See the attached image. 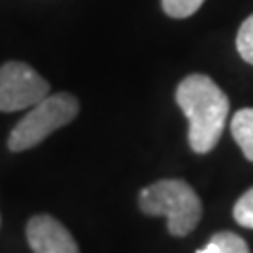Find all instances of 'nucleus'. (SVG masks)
<instances>
[{
  "instance_id": "f257e3e1",
  "label": "nucleus",
  "mask_w": 253,
  "mask_h": 253,
  "mask_svg": "<svg viewBox=\"0 0 253 253\" xmlns=\"http://www.w3.org/2000/svg\"><path fill=\"white\" fill-rule=\"evenodd\" d=\"M176 103L190 120L188 143L195 154H208L219 143L229 117V98L205 73H191L176 86Z\"/></svg>"
},
{
  "instance_id": "f03ea898",
  "label": "nucleus",
  "mask_w": 253,
  "mask_h": 253,
  "mask_svg": "<svg viewBox=\"0 0 253 253\" xmlns=\"http://www.w3.org/2000/svg\"><path fill=\"white\" fill-rule=\"evenodd\" d=\"M139 207L146 216H162L172 236H188L203 216L199 195L186 180L165 178L146 186L139 195Z\"/></svg>"
},
{
  "instance_id": "7ed1b4c3",
  "label": "nucleus",
  "mask_w": 253,
  "mask_h": 253,
  "mask_svg": "<svg viewBox=\"0 0 253 253\" xmlns=\"http://www.w3.org/2000/svg\"><path fill=\"white\" fill-rule=\"evenodd\" d=\"M79 115V101L68 92L49 94L19 120L8 137L11 152H25L45 141L53 131L68 126Z\"/></svg>"
},
{
  "instance_id": "20e7f679",
  "label": "nucleus",
  "mask_w": 253,
  "mask_h": 253,
  "mask_svg": "<svg viewBox=\"0 0 253 253\" xmlns=\"http://www.w3.org/2000/svg\"><path fill=\"white\" fill-rule=\"evenodd\" d=\"M49 83L25 62L11 60L0 66V111L15 113L34 107L49 96Z\"/></svg>"
},
{
  "instance_id": "39448f33",
  "label": "nucleus",
  "mask_w": 253,
  "mask_h": 253,
  "mask_svg": "<svg viewBox=\"0 0 253 253\" xmlns=\"http://www.w3.org/2000/svg\"><path fill=\"white\" fill-rule=\"evenodd\" d=\"M27 240L34 253H79L70 231L47 214L34 216L28 221Z\"/></svg>"
},
{
  "instance_id": "423d86ee",
  "label": "nucleus",
  "mask_w": 253,
  "mask_h": 253,
  "mask_svg": "<svg viewBox=\"0 0 253 253\" xmlns=\"http://www.w3.org/2000/svg\"><path fill=\"white\" fill-rule=\"evenodd\" d=\"M231 133L246 156V160L253 162V107L236 111L231 120Z\"/></svg>"
},
{
  "instance_id": "0eeeda50",
  "label": "nucleus",
  "mask_w": 253,
  "mask_h": 253,
  "mask_svg": "<svg viewBox=\"0 0 253 253\" xmlns=\"http://www.w3.org/2000/svg\"><path fill=\"white\" fill-rule=\"evenodd\" d=\"M197 253H250V248L242 236L231 231H221L212 236L208 244Z\"/></svg>"
},
{
  "instance_id": "6e6552de",
  "label": "nucleus",
  "mask_w": 253,
  "mask_h": 253,
  "mask_svg": "<svg viewBox=\"0 0 253 253\" xmlns=\"http://www.w3.org/2000/svg\"><path fill=\"white\" fill-rule=\"evenodd\" d=\"M236 51L242 60L253 66V13L246 19L236 34Z\"/></svg>"
},
{
  "instance_id": "1a4fd4ad",
  "label": "nucleus",
  "mask_w": 253,
  "mask_h": 253,
  "mask_svg": "<svg viewBox=\"0 0 253 253\" xmlns=\"http://www.w3.org/2000/svg\"><path fill=\"white\" fill-rule=\"evenodd\" d=\"M205 4V0H162L163 11L172 19H188Z\"/></svg>"
},
{
  "instance_id": "9d476101",
  "label": "nucleus",
  "mask_w": 253,
  "mask_h": 253,
  "mask_svg": "<svg viewBox=\"0 0 253 253\" xmlns=\"http://www.w3.org/2000/svg\"><path fill=\"white\" fill-rule=\"evenodd\" d=\"M233 216L238 225L253 229V188L246 191L244 195L236 201L235 208H233Z\"/></svg>"
}]
</instances>
